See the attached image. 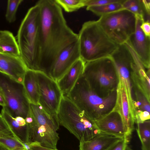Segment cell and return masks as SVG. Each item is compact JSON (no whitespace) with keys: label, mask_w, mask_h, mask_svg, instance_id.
I'll return each instance as SVG.
<instances>
[{"label":"cell","mask_w":150,"mask_h":150,"mask_svg":"<svg viewBox=\"0 0 150 150\" xmlns=\"http://www.w3.org/2000/svg\"><path fill=\"white\" fill-rule=\"evenodd\" d=\"M125 137L101 133L90 140L80 142L79 150H108Z\"/></svg>","instance_id":"ac0fdd59"},{"label":"cell","mask_w":150,"mask_h":150,"mask_svg":"<svg viewBox=\"0 0 150 150\" xmlns=\"http://www.w3.org/2000/svg\"><path fill=\"white\" fill-rule=\"evenodd\" d=\"M125 0L120 2L112 3L101 6L86 7L87 10L90 11L100 17L124 8L122 3Z\"/></svg>","instance_id":"cb8c5ba5"},{"label":"cell","mask_w":150,"mask_h":150,"mask_svg":"<svg viewBox=\"0 0 150 150\" xmlns=\"http://www.w3.org/2000/svg\"><path fill=\"white\" fill-rule=\"evenodd\" d=\"M85 63L80 58L57 81L63 96H68L78 79L82 75Z\"/></svg>","instance_id":"e0dca14e"},{"label":"cell","mask_w":150,"mask_h":150,"mask_svg":"<svg viewBox=\"0 0 150 150\" xmlns=\"http://www.w3.org/2000/svg\"><path fill=\"white\" fill-rule=\"evenodd\" d=\"M26 95L30 103L38 104L39 88L35 71L27 69L23 82Z\"/></svg>","instance_id":"d6986e66"},{"label":"cell","mask_w":150,"mask_h":150,"mask_svg":"<svg viewBox=\"0 0 150 150\" xmlns=\"http://www.w3.org/2000/svg\"><path fill=\"white\" fill-rule=\"evenodd\" d=\"M0 144L9 150H28L14 136H0Z\"/></svg>","instance_id":"d4e9b609"},{"label":"cell","mask_w":150,"mask_h":150,"mask_svg":"<svg viewBox=\"0 0 150 150\" xmlns=\"http://www.w3.org/2000/svg\"><path fill=\"white\" fill-rule=\"evenodd\" d=\"M0 105L3 107H5L6 105L5 100L2 94L0 93Z\"/></svg>","instance_id":"836d02e7"},{"label":"cell","mask_w":150,"mask_h":150,"mask_svg":"<svg viewBox=\"0 0 150 150\" xmlns=\"http://www.w3.org/2000/svg\"><path fill=\"white\" fill-rule=\"evenodd\" d=\"M136 130L141 142L142 150H150V121L137 124Z\"/></svg>","instance_id":"603a6c76"},{"label":"cell","mask_w":150,"mask_h":150,"mask_svg":"<svg viewBox=\"0 0 150 150\" xmlns=\"http://www.w3.org/2000/svg\"><path fill=\"white\" fill-rule=\"evenodd\" d=\"M0 52L20 56L16 39L13 33L6 30H0Z\"/></svg>","instance_id":"44dd1931"},{"label":"cell","mask_w":150,"mask_h":150,"mask_svg":"<svg viewBox=\"0 0 150 150\" xmlns=\"http://www.w3.org/2000/svg\"><path fill=\"white\" fill-rule=\"evenodd\" d=\"M123 0H84V6L86 7L101 6L112 3L121 2Z\"/></svg>","instance_id":"83f0119b"},{"label":"cell","mask_w":150,"mask_h":150,"mask_svg":"<svg viewBox=\"0 0 150 150\" xmlns=\"http://www.w3.org/2000/svg\"><path fill=\"white\" fill-rule=\"evenodd\" d=\"M0 134L6 136H14L1 114H0Z\"/></svg>","instance_id":"f1b7e54d"},{"label":"cell","mask_w":150,"mask_h":150,"mask_svg":"<svg viewBox=\"0 0 150 150\" xmlns=\"http://www.w3.org/2000/svg\"><path fill=\"white\" fill-rule=\"evenodd\" d=\"M125 150H132L130 147L127 145L126 147Z\"/></svg>","instance_id":"d590c367"},{"label":"cell","mask_w":150,"mask_h":150,"mask_svg":"<svg viewBox=\"0 0 150 150\" xmlns=\"http://www.w3.org/2000/svg\"><path fill=\"white\" fill-rule=\"evenodd\" d=\"M35 72L39 88L38 104L47 113L57 117L62 96L57 82L42 71Z\"/></svg>","instance_id":"8fae6325"},{"label":"cell","mask_w":150,"mask_h":150,"mask_svg":"<svg viewBox=\"0 0 150 150\" xmlns=\"http://www.w3.org/2000/svg\"><path fill=\"white\" fill-rule=\"evenodd\" d=\"M25 119L27 127V143H36L42 146L57 149L59 124L57 116L46 112L38 104L30 103Z\"/></svg>","instance_id":"5b68a950"},{"label":"cell","mask_w":150,"mask_h":150,"mask_svg":"<svg viewBox=\"0 0 150 150\" xmlns=\"http://www.w3.org/2000/svg\"><path fill=\"white\" fill-rule=\"evenodd\" d=\"M115 108L119 113L128 138L130 139L134 129V119L124 86L120 81L117 88V99Z\"/></svg>","instance_id":"2e32d148"},{"label":"cell","mask_w":150,"mask_h":150,"mask_svg":"<svg viewBox=\"0 0 150 150\" xmlns=\"http://www.w3.org/2000/svg\"><path fill=\"white\" fill-rule=\"evenodd\" d=\"M23 1V0H8L7 1L5 17L8 22L12 23L15 21L18 9Z\"/></svg>","instance_id":"4316f807"},{"label":"cell","mask_w":150,"mask_h":150,"mask_svg":"<svg viewBox=\"0 0 150 150\" xmlns=\"http://www.w3.org/2000/svg\"><path fill=\"white\" fill-rule=\"evenodd\" d=\"M27 143L29 146L27 148L28 150H58L42 146L36 143Z\"/></svg>","instance_id":"4dcf8cb0"},{"label":"cell","mask_w":150,"mask_h":150,"mask_svg":"<svg viewBox=\"0 0 150 150\" xmlns=\"http://www.w3.org/2000/svg\"><path fill=\"white\" fill-rule=\"evenodd\" d=\"M40 9L36 3L27 11L17 31L16 39L20 57L27 69L38 70V32Z\"/></svg>","instance_id":"3957f363"},{"label":"cell","mask_w":150,"mask_h":150,"mask_svg":"<svg viewBox=\"0 0 150 150\" xmlns=\"http://www.w3.org/2000/svg\"><path fill=\"white\" fill-rule=\"evenodd\" d=\"M67 97L95 122L114 109L117 101V89L106 97H101L93 91L82 75Z\"/></svg>","instance_id":"7a4b0ae2"},{"label":"cell","mask_w":150,"mask_h":150,"mask_svg":"<svg viewBox=\"0 0 150 150\" xmlns=\"http://www.w3.org/2000/svg\"><path fill=\"white\" fill-rule=\"evenodd\" d=\"M0 68L5 73L22 83L27 70L20 56L1 52Z\"/></svg>","instance_id":"9a60e30c"},{"label":"cell","mask_w":150,"mask_h":150,"mask_svg":"<svg viewBox=\"0 0 150 150\" xmlns=\"http://www.w3.org/2000/svg\"><path fill=\"white\" fill-rule=\"evenodd\" d=\"M97 21L108 37L118 45L125 43L136 29L135 16L125 9L102 16Z\"/></svg>","instance_id":"9c48e42d"},{"label":"cell","mask_w":150,"mask_h":150,"mask_svg":"<svg viewBox=\"0 0 150 150\" xmlns=\"http://www.w3.org/2000/svg\"><path fill=\"white\" fill-rule=\"evenodd\" d=\"M57 116L59 125L67 129L80 142L87 141L102 133L69 98L62 95Z\"/></svg>","instance_id":"52a82bcc"},{"label":"cell","mask_w":150,"mask_h":150,"mask_svg":"<svg viewBox=\"0 0 150 150\" xmlns=\"http://www.w3.org/2000/svg\"><path fill=\"white\" fill-rule=\"evenodd\" d=\"M38 36V70L49 76L51 69L61 52L78 40V34L67 25L61 7L55 0H40Z\"/></svg>","instance_id":"6da1fadb"},{"label":"cell","mask_w":150,"mask_h":150,"mask_svg":"<svg viewBox=\"0 0 150 150\" xmlns=\"http://www.w3.org/2000/svg\"><path fill=\"white\" fill-rule=\"evenodd\" d=\"M0 93L6 103L4 108L13 117L21 116L25 119L28 115L30 103L23 84L7 74L0 71Z\"/></svg>","instance_id":"30bf717a"},{"label":"cell","mask_w":150,"mask_h":150,"mask_svg":"<svg viewBox=\"0 0 150 150\" xmlns=\"http://www.w3.org/2000/svg\"><path fill=\"white\" fill-rule=\"evenodd\" d=\"M0 71L4 73L2 70L0 68Z\"/></svg>","instance_id":"8d00e7d4"},{"label":"cell","mask_w":150,"mask_h":150,"mask_svg":"<svg viewBox=\"0 0 150 150\" xmlns=\"http://www.w3.org/2000/svg\"><path fill=\"white\" fill-rule=\"evenodd\" d=\"M1 135H3L0 134V136H1Z\"/></svg>","instance_id":"74e56055"},{"label":"cell","mask_w":150,"mask_h":150,"mask_svg":"<svg viewBox=\"0 0 150 150\" xmlns=\"http://www.w3.org/2000/svg\"><path fill=\"white\" fill-rule=\"evenodd\" d=\"M78 35L80 58L85 62L111 57L118 45L108 37L97 21L84 23Z\"/></svg>","instance_id":"277c9868"},{"label":"cell","mask_w":150,"mask_h":150,"mask_svg":"<svg viewBox=\"0 0 150 150\" xmlns=\"http://www.w3.org/2000/svg\"><path fill=\"white\" fill-rule=\"evenodd\" d=\"M0 150H9L0 144Z\"/></svg>","instance_id":"e575fe53"},{"label":"cell","mask_w":150,"mask_h":150,"mask_svg":"<svg viewBox=\"0 0 150 150\" xmlns=\"http://www.w3.org/2000/svg\"><path fill=\"white\" fill-rule=\"evenodd\" d=\"M65 11L71 12L85 7L84 0H55Z\"/></svg>","instance_id":"484cf974"},{"label":"cell","mask_w":150,"mask_h":150,"mask_svg":"<svg viewBox=\"0 0 150 150\" xmlns=\"http://www.w3.org/2000/svg\"><path fill=\"white\" fill-rule=\"evenodd\" d=\"M140 28L146 36L150 37V21H143L140 26Z\"/></svg>","instance_id":"1f68e13d"},{"label":"cell","mask_w":150,"mask_h":150,"mask_svg":"<svg viewBox=\"0 0 150 150\" xmlns=\"http://www.w3.org/2000/svg\"><path fill=\"white\" fill-rule=\"evenodd\" d=\"M1 114L14 135L21 142H27V127L26 125L21 126L16 121L14 118L3 107Z\"/></svg>","instance_id":"7402d4cb"},{"label":"cell","mask_w":150,"mask_h":150,"mask_svg":"<svg viewBox=\"0 0 150 150\" xmlns=\"http://www.w3.org/2000/svg\"><path fill=\"white\" fill-rule=\"evenodd\" d=\"M135 32L126 42L133 51L139 60L146 69L150 67V37L146 36L140 26L144 20L138 16Z\"/></svg>","instance_id":"7c38bea8"},{"label":"cell","mask_w":150,"mask_h":150,"mask_svg":"<svg viewBox=\"0 0 150 150\" xmlns=\"http://www.w3.org/2000/svg\"><path fill=\"white\" fill-rule=\"evenodd\" d=\"M103 133L128 138L121 116L115 108L108 114L95 122Z\"/></svg>","instance_id":"5bb4252c"},{"label":"cell","mask_w":150,"mask_h":150,"mask_svg":"<svg viewBox=\"0 0 150 150\" xmlns=\"http://www.w3.org/2000/svg\"><path fill=\"white\" fill-rule=\"evenodd\" d=\"M111 57L115 65L119 81L124 86L130 107L133 109L134 98L132 74L137 69L143 70L144 67L126 43L119 45Z\"/></svg>","instance_id":"ba28073f"},{"label":"cell","mask_w":150,"mask_h":150,"mask_svg":"<svg viewBox=\"0 0 150 150\" xmlns=\"http://www.w3.org/2000/svg\"><path fill=\"white\" fill-rule=\"evenodd\" d=\"M82 75L93 91L101 97H106L117 89L119 80L111 57L86 62Z\"/></svg>","instance_id":"8992f818"},{"label":"cell","mask_w":150,"mask_h":150,"mask_svg":"<svg viewBox=\"0 0 150 150\" xmlns=\"http://www.w3.org/2000/svg\"><path fill=\"white\" fill-rule=\"evenodd\" d=\"M16 121L21 126H24L26 125L25 119L21 116H17L14 118Z\"/></svg>","instance_id":"d6a6232c"},{"label":"cell","mask_w":150,"mask_h":150,"mask_svg":"<svg viewBox=\"0 0 150 150\" xmlns=\"http://www.w3.org/2000/svg\"><path fill=\"white\" fill-rule=\"evenodd\" d=\"M122 6L135 16L141 17L145 21H150V0H125Z\"/></svg>","instance_id":"ffe728a7"},{"label":"cell","mask_w":150,"mask_h":150,"mask_svg":"<svg viewBox=\"0 0 150 150\" xmlns=\"http://www.w3.org/2000/svg\"><path fill=\"white\" fill-rule=\"evenodd\" d=\"M80 58L77 40L69 45L59 54L51 69L49 76L57 81Z\"/></svg>","instance_id":"4fadbf2b"},{"label":"cell","mask_w":150,"mask_h":150,"mask_svg":"<svg viewBox=\"0 0 150 150\" xmlns=\"http://www.w3.org/2000/svg\"><path fill=\"white\" fill-rule=\"evenodd\" d=\"M130 139L125 137L110 148L108 150H125Z\"/></svg>","instance_id":"f546056e"}]
</instances>
